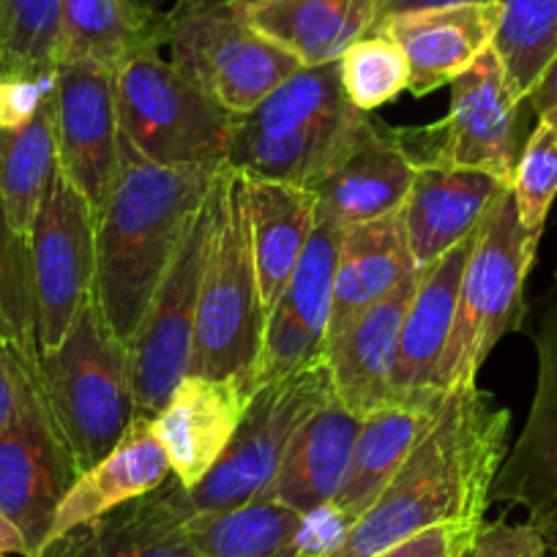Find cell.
Wrapping results in <instances>:
<instances>
[{
    "instance_id": "5bb4252c",
    "label": "cell",
    "mask_w": 557,
    "mask_h": 557,
    "mask_svg": "<svg viewBox=\"0 0 557 557\" xmlns=\"http://www.w3.org/2000/svg\"><path fill=\"white\" fill-rule=\"evenodd\" d=\"M52 123L58 168L99 213L121 159L115 72L94 61L58 63Z\"/></svg>"
},
{
    "instance_id": "f1b7e54d",
    "label": "cell",
    "mask_w": 557,
    "mask_h": 557,
    "mask_svg": "<svg viewBox=\"0 0 557 557\" xmlns=\"http://www.w3.org/2000/svg\"><path fill=\"white\" fill-rule=\"evenodd\" d=\"M168 47V12L134 0H61L58 63L94 61L112 69Z\"/></svg>"
},
{
    "instance_id": "8d00e7d4",
    "label": "cell",
    "mask_w": 557,
    "mask_h": 557,
    "mask_svg": "<svg viewBox=\"0 0 557 557\" xmlns=\"http://www.w3.org/2000/svg\"><path fill=\"white\" fill-rule=\"evenodd\" d=\"M58 66L14 61L0 55V132L34 121L55 96Z\"/></svg>"
},
{
    "instance_id": "4fadbf2b",
    "label": "cell",
    "mask_w": 557,
    "mask_h": 557,
    "mask_svg": "<svg viewBox=\"0 0 557 557\" xmlns=\"http://www.w3.org/2000/svg\"><path fill=\"white\" fill-rule=\"evenodd\" d=\"M495 47L481 52L451 83L448 112L426 128L430 151L421 162L481 170L511 186L519 162V107ZM418 162V164H421Z\"/></svg>"
},
{
    "instance_id": "8fae6325",
    "label": "cell",
    "mask_w": 557,
    "mask_h": 557,
    "mask_svg": "<svg viewBox=\"0 0 557 557\" xmlns=\"http://www.w3.org/2000/svg\"><path fill=\"white\" fill-rule=\"evenodd\" d=\"M208 238H211V191L191 222L137 334L128 342V369H132V396L137 416H157L181 380L189 374Z\"/></svg>"
},
{
    "instance_id": "836d02e7",
    "label": "cell",
    "mask_w": 557,
    "mask_h": 557,
    "mask_svg": "<svg viewBox=\"0 0 557 557\" xmlns=\"http://www.w3.org/2000/svg\"><path fill=\"white\" fill-rule=\"evenodd\" d=\"M0 342L36 356L28 238L9 224L3 206H0Z\"/></svg>"
},
{
    "instance_id": "cb8c5ba5",
    "label": "cell",
    "mask_w": 557,
    "mask_h": 557,
    "mask_svg": "<svg viewBox=\"0 0 557 557\" xmlns=\"http://www.w3.org/2000/svg\"><path fill=\"white\" fill-rule=\"evenodd\" d=\"M246 213H249L251 251L257 287L265 318L290 285L293 271L307 251L318 224V200L307 186L251 178L244 173Z\"/></svg>"
},
{
    "instance_id": "ab89813d",
    "label": "cell",
    "mask_w": 557,
    "mask_h": 557,
    "mask_svg": "<svg viewBox=\"0 0 557 557\" xmlns=\"http://www.w3.org/2000/svg\"><path fill=\"white\" fill-rule=\"evenodd\" d=\"M17 407V352L0 342V432L12 421Z\"/></svg>"
},
{
    "instance_id": "7bdbcfd3",
    "label": "cell",
    "mask_w": 557,
    "mask_h": 557,
    "mask_svg": "<svg viewBox=\"0 0 557 557\" xmlns=\"http://www.w3.org/2000/svg\"><path fill=\"white\" fill-rule=\"evenodd\" d=\"M0 555H12V557H34L28 541H25L23 530L0 511Z\"/></svg>"
},
{
    "instance_id": "4316f807",
    "label": "cell",
    "mask_w": 557,
    "mask_h": 557,
    "mask_svg": "<svg viewBox=\"0 0 557 557\" xmlns=\"http://www.w3.org/2000/svg\"><path fill=\"white\" fill-rule=\"evenodd\" d=\"M246 17L301 66H323L377 23V0H244Z\"/></svg>"
},
{
    "instance_id": "f6af8a7d",
    "label": "cell",
    "mask_w": 557,
    "mask_h": 557,
    "mask_svg": "<svg viewBox=\"0 0 557 557\" xmlns=\"http://www.w3.org/2000/svg\"><path fill=\"white\" fill-rule=\"evenodd\" d=\"M0 557H12V555H0Z\"/></svg>"
},
{
    "instance_id": "ac0fdd59",
    "label": "cell",
    "mask_w": 557,
    "mask_h": 557,
    "mask_svg": "<svg viewBox=\"0 0 557 557\" xmlns=\"http://www.w3.org/2000/svg\"><path fill=\"white\" fill-rule=\"evenodd\" d=\"M251 396L246 377L211 380L186 374L153 416V435L186 490L200 484L227 451Z\"/></svg>"
},
{
    "instance_id": "277c9868",
    "label": "cell",
    "mask_w": 557,
    "mask_h": 557,
    "mask_svg": "<svg viewBox=\"0 0 557 557\" xmlns=\"http://www.w3.org/2000/svg\"><path fill=\"white\" fill-rule=\"evenodd\" d=\"M539 240L541 230H528L519 222L517 200L508 186L473 235L454 329L432 388L454 394L465 385H475L497 342L519 329L524 320V282L535 262Z\"/></svg>"
},
{
    "instance_id": "e575fe53",
    "label": "cell",
    "mask_w": 557,
    "mask_h": 557,
    "mask_svg": "<svg viewBox=\"0 0 557 557\" xmlns=\"http://www.w3.org/2000/svg\"><path fill=\"white\" fill-rule=\"evenodd\" d=\"M519 222L544 233L546 213L557 197V110H546L524 139L511 181Z\"/></svg>"
},
{
    "instance_id": "d590c367",
    "label": "cell",
    "mask_w": 557,
    "mask_h": 557,
    "mask_svg": "<svg viewBox=\"0 0 557 557\" xmlns=\"http://www.w3.org/2000/svg\"><path fill=\"white\" fill-rule=\"evenodd\" d=\"M61 0H0V55L58 66Z\"/></svg>"
},
{
    "instance_id": "ee69618b",
    "label": "cell",
    "mask_w": 557,
    "mask_h": 557,
    "mask_svg": "<svg viewBox=\"0 0 557 557\" xmlns=\"http://www.w3.org/2000/svg\"><path fill=\"white\" fill-rule=\"evenodd\" d=\"M134 3H139V7H146V9H153V12H168V9H164V3H168V0H134ZM173 3H178V0H173Z\"/></svg>"
},
{
    "instance_id": "5b68a950",
    "label": "cell",
    "mask_w": 557,
    "mask_h": 557,
    "mask_svg": "<svg viewBox=\"0 0 557 557\" xmlns=\"http://www.w3.org/2000/svg\"><path fill=\"white\" fill-rule=\"evenodd\" d=\"M36 372L74 462L85 473L121 443L137 416L128 347L90 298L61 347L36 358Z\"/></svg>"
},
{
    "instance_id": "4dcf8cb0",
    "label": "cell",
    "mask_w": 557,
    "mask_h": 557,
    "mask_svg": "<svg viewBox=\"0 0 557 557\" xmlns=\"http://www.w3.org/2000/svg\"><path fill=\"white\" fill-rule=\"evenodd\" d=\"M58 168L52 104L25 126L0 132V206L9 224L28 238Z\"/></svg>"
},
{
    "instance_id": "44dd1931",
    "label": "cell",
    "mask_w": 557,
    "mask_h": 557,
    "mask_svg": "<svg viewBox=\"0 0 557 557\" xmlns=\"http://www.w3.org/2000/svg\"><path fill=\"white\" fill-rule=\"evenodd\" d=\"M500 25L497 3H457V7L416 9L394 14L372 30L401 47L410 66V94L426 96L451 85L475 58L490 50Z\"/></svg>"
},
{
    "instance_id": "2e32d148",
    "label": "cell",
    "mask_w": 557,
    "mask_h": 557,
    "mask_svg": "<svg viewBox=\"0 0 557 557\" xmlns=\"http://www.w3.org/2000/svg\"><path fill=\"white\" fill-rule=\"evenodd\" d=\"M191 513L189 490L170 473L157 490L47 541L36 557H200Z\"/></svg>"
},
{
    "instance_id": "8992f818",
    "label": "cell",
    "mask_w": 557,
    "mask_h": 557,
    "mask_svg": "<svg viewBox=\"0 0 557 557\" xmlns=\"http://www.w3.org/2000/svg\"><path fill=\"white\" fill-rule=\"evenodd\" d=\"M115 101L121 134L146 162L202 170L227 164L238 115L197 88L159 50L115 69Z\"/></svg>"
},
{
    "instance_id": "7c38bea8",
    "label": "cell",
    "mask_w": 557,
    "mask_h": 557,
    "mask_svg": "<svg viewBox=\"0 0 557 557\" xmlns=\"http://www.w3.org/2000/svg\"><path fill=\"white\" fill-rule=\"evenodd\" d=\"M535 388L522 432L497 470L492 500L528 513V522L557 552V271L533 329Z\"/></svg>"
},
{
    "instance_id": "7a4b0ae2",
    "label": "cell",
    "mask_w": 557,
    "mask_h": 557,
    "mask_svg": "<svg viewBox=\"0 0 557 557\" xmlns=\"http://www.w3.org/2000/svg\"><path fill=\"white\" fill-rule=\"evenodd\" d=\"M216 170L159 168L121 134L115 181L96 213L94 301L126 347L206 206Z\"/></svg>"
},
{
    "instance_id": "d4e9b609",
    "label": "cell",
    "mask_w": 557,
    "mask_h": 557,
    "mask_svg": "<svg viewBox=\"0 0 557 557\" xmlns=\"http://www.w3.org/2000/svg\"><path fill=\"white\" fill-rule=\"evenodd\" d=\"M170 473L173 470L168 454L153 435V418L134 416L121 443L101 462L79 473L72 490L66 492L47 541L157 490Z\"/></svg>"
},
{
    "instance_id": "74e56055",
    "label": "cell",
    "mask_w": 557,
    "mask_h": 557,
    "mask_svg": "<svg viewBox=\"0 0 557 557\" xmlns=\"http://www.w3.org/2000/svg\"><path fill=\"white\" fill-rule=\"evenodd\" d=\"M544 535L530 522L481 524L459 557H546Z\"/></svg>"
},
{
    "instance_id": "f35d334b",
    "label": "cell",
    "mask_w": 557,
    "mask_h": 557,
    "mask_svg": "<svg viewBox=\"0 0 557 557\" xmlns=\"http://www.w3.org/2000/svg\"><path fill=\"white\" fill-rule=\"evenodd\" d=\"M475 530L470 524H435L372 557H459Z\"/></svg>"
},
{
    "instance_id": "d6a6232c",
    "label": "cell",
    "mask_w": 557,
    "mask_h": 557,
    "mask_svg": "<svg viewBox=\"0 0 557 557\" xmlns=\"http://www.w3.org/2000/svg\"><path fill=\"white\" fill-rule=\"evenodd\" d=\"M339 74L350 104L367 115L410 88L405 52L394 39L377 30H369L356 45L347 47L339 58Z\"/></svg>"
},
{
    "instance_id": "1f68e13d",
    "label": "cell",
    "mask_w": 557,
    "mask_h": 557,
    "mask_svg": "<svg viewBox=\"0 0 557 557\" xmlns=\"http://www.w3.org/2000/svg\"><path fill=\"white\" fill-rule=\"evenodd\" d=\"M500 25L492 47L519 99L533 90L557 55V0H497Z\"/></svg>"
},
{
    "instance_id": "ffe728a7",
    "label": "cell",
    "mask_w": 557,
    "mask_h": 557,
    "mask_svg": "<svg viewBox=\"0 0 557 557\" xmlns=\"http://www.w3.org/2000/svg\"><path fill=\"white\" fill-rule=\"evenodd\" d=\"M418 276L421 271L405 278L374 307L356 314L339 334L325 339V367L334 396L361 421L396 399L391 391V374Z\"/></svg>"
},
{
    "instance_id": "9c48e42d",
    "label": "cell",
    "mask_w": 557,
    "mask_h": 557,
    "mask_svg": "<svg viewBox=\"0 0 557 557\" xmlns=\"http://www.w3.org/2000/svg\"><path fill=\"white\" fill-rule=\"evenodd\" d=\"M14 352L17 407L0 432V511L23 530L36 557L50 539L58 506L79 479V468L47 405L36 356Z\"/></svg>"
},
{
    "instance_id": "e0dca14e",
    "label": "cell",
    "mask_w": 557,
    "mask_h": 557,
    "mask_svg": "<svg viewBox=\"0 0 557 557\" xmlns=\"http://www.w3.org/2000/svg\"><path fill=\"white\" fill-rule=\"evenodd\" d=\"M508 184L481 170L421 162L399 208L418 271L473 238Z\"/></svg>"
},
{
    "instance_id": "3957f363",
    "label": "cell",
    "mask_w": 557,
    "mask_h": 557,
    "mask_svg": "<svg viewBox=\"0 0 557 557\" xmlns=\"http://www.w3.org/2000/svg\"><path fill=\"white\" fill-rule=\"evenodd\" d=\"M265 312L257 287L244 173L222 164L211 184V238L197 298L191 377H246L260 356ZM255 394V391H251Z\"/></svg>"
},
{
    "instance_id": "d6986e66",
    "label": "cell",
    "mask_w": 557,
    "mask_h": 557,
    "mask_svg": "<svg viewBox=\"0 0 557 557\" xmlns=\"http://www.w3.org/2000/svg\"><path fill=\"white\" fill-rule=\"evenodd\" d=\"M416 168L410 134L372 123L361 143L312 186L318 219L345 230L399 213Z\"/></svg>"
},
{
    "instance_id": "ba28073f",
    "label": "cell",
    "mask_w": 557,
    "mask_h": 557,
    "mask_svg": "<svg viewBox=\"0 0 557 557\" xmlns=\"http://www.w3.org/2000/svg\"><path fill=\"white\" fill-rule=\"evenodd\" d=\"M331 396L334 388L325 358L262 385L246 405L227 451L189 490L191 511H227L257 500L276 479L278 465L304 421Z\"/></svg>"
},
{
    "instance_id": "30bf717a",
    "label": "cell",
    "mask_w": 557,
    "mask_h": 557,
    "mask_svg": "<svg viewBox=\"0 0 557 557\" xmlns=\"http://www.w3.org/2000/svg\"><path fill=\"white\" fill-rule=\"evenodd\" d=\"M36 358L58 350L94 298L96 211L55 168L28 233Z\"/></svg>"
},
{
    "instance_id": "f546056e",
    "label": "cell",
    "mask_w": 557,
    "mask_h": 557,
    "mask_svg": "<svg viewBox=\"0 0 557 557\" xmlns=\"http://www.w3.org/2000/svg\"><path fill=\"white\" fill-rule=\"evenodd\" d=\"M301 528L304 513L257 497L227 511L191 513L189 539L200 557H301Z\"/></svg>"
},
{
    "instance_id": "7402d4cb",
    "label": "cell",
    "mask_w": 557,
    "mask_h": 557,
    "mask_svg": "<svg viewBox=\"0 0 557 557\" xmlns=\"http://www.w3.org/2000/svg\"><path fill=\"white\" fill-rule=\"evenodd\" d=\"M448 396L451 394H443L437 388L412 391V394L396 396L383 410L363 418L356 448H352L350 470L334 500V506L352 524L372 508L380 492L416 451L418 443L430 435Z\"/></svg>"
},
{
    "instance_id": "603a6c76",
    "label": "cell",
    "mask_w": 557,
    "mask_h": 557,
    "mask_svg": "<svg viewBox=\"0 0 557 557\" xmlns=\"http://www.w3.org/2000/svg\"><path fill=\"white\" fill-rule=\"evenodd\" d=\"M361 424L336 396L323 401L296 432L262 500H276L298 513L334 503L350 470Z\"/></svg>"
},
{
    "instance_id": "60d3db41",
    "label": "cell",
    "mask_w": 557,
    "mask_h": 557,
    "mask_svg": "<svg viewBox=\"0 0 557 557\" xmlns=\"http://www.w3.org/2000/svg\"><path fill=\"white\" fill-rule=\"evenodd\" d=\"M524 104H530V110L535 115L546 110H557V55L552 58L549 66L544 69V74L539 77V83L533 85L528 96H524Z\"/></svg>"
},
{
    "instance_id": "52a82bcc",
    "label": "cell",
    "mask_w": 557,
    "mask_h": 557,
    "mask_svg": "<svg viewBox=\"0 0 557 557\" xmlns=\"http://www.w3.org/2000/svg\"><path fill=\"white\" fill-rule=\"evenodd\" d=\"M170 63L224 110L246 115L301 61L260 34L244 0H178L168 9Z\"/></svg>"
},
{
    "instance_id": "b9f144b4",
    "label": "cell",
    "mask_w": 557,
    "mask_h": 557,
    "mask_svg": "<svg viewBox=\"0 0 557 557\" xmlns=\"http://www.w3.org/2000/svg\"><path fill=\"white\" fill-rule=\"evenodd\" d=\"M457 3H497V0H377V23L394 14L416 12V9L457 7Z\"/></svg>"
},
{
    "instance_id": "9a60e30c",
    "label": "cell",
    "mask_w": 557,
    "mask_h": 557,
    "mask_svg": "<svg viewBox=\"0 0 557 557\" xmlns=\"http://www.w3.org/2000/svg\"><path fill=\"white\" fill-rule=\"evenodd\" d=\"M339 238V227L318 219L290 285L265 318L260 356L249 372V388L255 394L262 385L325 358Z\"/></svg>"
},
{
    "instance_id": "83f0119b",
    "label": "cell",
    "mask_w": 557,
    "mask_h": 557,
    "mask_svg": "<svg viewBox=\"0 0 557 557\" xmlns=\"http://www.w3.org/2000/svg\"><path fill=\"white\" fill-rule=\"evenodd\" d=\"M470 244L473 238L454 246L448 255L432 262L418 276L416 296H412L405 323H401L399 350H396L394 374H391L394 396L432 388V377H435V369L446 352L448 336L454 329L459 285H462Z\"/></svg>"
},
{
    "instance_id": "6da1fadb",
    "label": "cell",
    "mask_w": 557,
    "mask_h": 557,
    "mask_svg": "<svg viewBox=\"0 0 557 557\" xmlns=\"http://www.w3.org/2000/svg\"><path fill=\"white\" fill-rule=\"evenodd\" d=\"M511 410L479 385L448 396L430 435L325 557H372L435 524L481 528L508 451Z\"/></svg>"
},
{
    "instance_id": "484cf974",
    "label": "cell",
    "mask_w": 557,
    "mask_h": 557,
    "mask_svg": "<svg viewBox=\"0 0 557 557\" xmlns=\"http://www.w3.org/2000/svg\"><path fill=\"white\" fill-rule=\"evenodd\" d=\"M416 273L418 265L407 246L399 213L342 230L334 273V304H331L325 339L339 334L356 314L374 307L380 298L388 296Z\"/></svg>"
}]
</instances>
